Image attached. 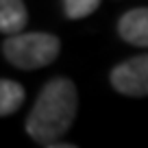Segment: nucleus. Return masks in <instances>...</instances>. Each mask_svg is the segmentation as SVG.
I'll return each instance as SVG.
<instances>
[{
  "instance_id": "nucleus-5",
  "label": "nucleus",
  "mask_w": 148,
  "mask_h": 148,
  "mask_svg": "<svg viewBox=\"0 0 148 148\" xmlns=\"http://www.w3.org/2000/svg\"><path fill=\"white\" fill-rule=\"evenodd\" d=\"M28 11L20 0H2L0 5V31L7 37H18L26 28Z\"/></svg>"
},
{
  "instance_id": "nucleus-6",
  "label": "nucleus",
  "mask_w": 148,
  "mask_h": 148,
  "mask_svg": "<svg viewBox=\"0 0 148 148\" xmlns=\"http://www.w3.org/2000/svg\"><path fill=\"white\" fill-rule=\"evenodd\" d=\"M24 102V87L15 81H0V116H11Z\"/></svg>"
},
{
  "instance_id": "nucleus-4",
  "label": "nucleus",
  "mask_w": 148,
  "mask_h": 148,
  "mask_svg": "<svg viewBox=\"0 0 148 148\" xmlns=\"http://www.w3.org/2000/svg\"><path fill=\"white\" fill-rule=\"evenodd\" d=\"M118 33L124 42L148 48V9H131L118 20Z\"/></svg>"
},
{
  "instance_id": "nucleus-2",
  "label": "nucleus",
  "mask_w": 148,
  "mask_h": 148,
  "mask_svg": "<svg viewBox=\"0 0 148 148\" xmlns=\"http://www.w3.org/2000/svg\"><path fill=\"white\" fill-rule=\"evenodd\" d=\"M61 50V42L50 33H22L18 37H7L2 44V55L18 70H37L52 63Z\"/></svg>"
},
{
  "instance_id": "nucleus-3",
  "label": "nucleus",
  "mask_w": 148,
  "mask_h": 148,
  "mask_svg": "<svg viewBox=\"0 0 148 148\" xmlns=\"http://www.w3.org/2000/svg\"><path fill=\"white\" fill-rule=\"evenodd\" d=\"M111 87L124 96H148V55H137L111 70Z\"/></svg>"
},
{
  "instance_id": "nucleus-1",
  "label": "nucleus",
  "mask_w": 148,
  "mask_h": 148,
  "mask_svg": "<svg viewBox=\"0 0 148 148\" xmlns=\"http://www.w3.org/2000/svg\"><path fill=\"white\" fill-rule=\"evenodd\" d=\"M79 107L76 85L70 79H52L42 87L24 129L37 144L52 146L72 126Z\"/></svg>"
},
{
  "instance_id": "nucleus-8",
  "label": "nucleus",
  "mask_w": 148,
  "mask_h": 148,
  "mask_svg": "<svg viewBox=\"0 0 148 148\" xmlns=\"http://www.w3.org/2000/svg\"><path fill=\"white\" fill-rule=\"evenodd\" d=\"M46 148H76L72 144H52V146H46Z\"/></svg>"
},
{
  "instance_id": "nucleus-7",
  "label": "nucleus",
  "mask_w": 148,
  "mask_h": 148,
  "mask_svg": "<svg viewBox=\"0 0 148 148\" xmlns=\"http://www.w3.org/2000/svg\"><path fill=\"white\" fill-rule=\"evenodd\" d=\"M98 7H100L98 0H65L63 2V13L68 15L70 20H81V18L92 15Z\"/></svg>"
}]
</instances>
